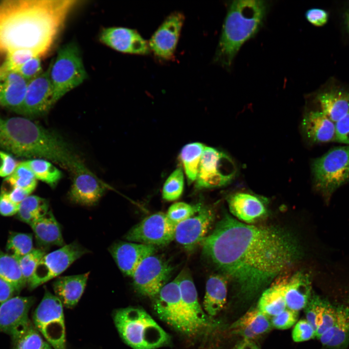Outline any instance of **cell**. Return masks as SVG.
<instances>
[{"label": "cell", "mask_w": 349, "mask_h": 349, "mask_svg": "<svg viewBox=\"0 0 349 349\" xmlns=\"http://www.w3.org/2000/svg\"><path fill=\"white\" fill-rule=\"evenodd\" d=\"M201 244L205 256L233 280L244 301L257 296L300 254L296 241L284 231L245 223L228 214Z\"/></svg>", "instance_id": "cell-1"}, {"label": "cell", "mask_w": 349, "mask_h": 349, "mask_svg": "<svg viewBox=\"0 0 349 349\" xmlns=\"http://www.w3.org/2000/svg\"><path fill=\"white\" fill-rule=\"evenodd\" d=\"M79 1L12 0L0 4V51L28 49L36 56L50 50Z\"/></svg>", "instance_id": "cell-2"}, {"label": "cell", "mask_w": 349, "mask_h": 349, "mask_svg": "<svg viewBox=\"0 0 349 349\" xmlns=\"http://www.w3.org/2000/svg\"><path fill=\"white\" fill-rule=\"evenodd\" d=\"M0 148L18 157L47 159L70 171L81 161L61 136L26 117L0 116Z\"/></svg>", "instance_id": "cell-3"}, {"label": "cell", "mask_w": 349, "mask_h": 349, "mask_svg": "<svg viewBox=\"0 0 349 349\" xmlns=\"http://www.w3.org/2000/svg\"><path fill=\"white\" fill-rule=\"evenodd\" d=\"M270 4L266 0H235L230 2L214 57V62L227 69L242 46L263 26Z\"/></svg>", "instance_id": "cell-4"}, {"label": "cell", "mask_w": 349, "mask_h": 349, "mask_svg": "<svg viewBox=\"0 0 349 349\" xmlns=\"http://www.w3.org/2000/svg\"><path fill=\"white\" fill-rule=\"evenodd\" d=\"M113 320L121 338L133 349H157L170 342V335L142 308H120Z\"/></svg>", "instance_id": "cell-5"}, {"label": "cell", "mask_w": 349, "mask_h": 349, "mask_svg": "<svg viewBox=\"0 0 349 349\" xmlns=\"http://www.w3.org/2000/svg\"><path fill=\"white\" fill-rule=\"evenodd\" d=\"M315 190L328 204L333 193L349 182V145L331 149L311 166Z\"/></svg>", "instance_id": "cell-6"}, {"label": "cell", "mask_w": 349, "mask_h": 349, "mask_svg": "<svg viewBox=\"0 0 349 349\" xmlns=\"http://www.w3.org/2000/svg\"><path fill=\"white\" fill-rule=\"evenodd\" d=\"M50 77L53 105L88 78L80 48L76 42H69L59 48L50 63Z\"/></svg>", "instance_id": "cell-7"}, {"label": "cell", "mask_w": 349, "mask_h": 349, "mask_svg": "<svg viewBox=\"0 0 349 349\" xmlns=\"http://www.w3.org/2000/svg\"><path fill=\"white\" fill-rule=\"evenodd\" d=\"M153 308L162 320L189 336L200 333L182 302L177 278L166 284L154 299Z\"/></svg>", "instance_id": "cell-8"}, {"label": "cell", "mask_w": 349, "mask_h": 349, "mask_svg": "<svg viewBox=\"0 0 349 349\" xmlns=\"http://www.w3.org/2000/svg\"><path fill=\"white\" fill-rule=\"evenodd\" d=\"M33 321L35 328L54 349H66L63 305L47 289L34 312Z\"/></svg>", "instance_id": "cell-9"}, {"label": "cell", "mask_w": 349, "mask_h": 349, "mask_svg": "<svg viewBox=\"0 0 349 349\" xmlns=\"http://www.w3.org/2000/svg\"><path fill=\"white\" fill-rule=\"evenodd\" d=\"M237 172V167L229 156L215 148L205 146L196 186L200 189L225 186L233 180Z\"/></svg>", "instance_id": "cell-10"}, {"label": "cell", "mask_w": 349, "mask_h": 349, "mask_svg": "<svg viewBox=\"0 0 349 349\" xmlns=\"http://www.w3.org/2000/svg\"><path fill=\"white\" fill-rule=\"evenodd\" d=\"M88 253L89 251L87 249L74 241L46 254L28 281L27 285L29 288L31 290L34 289L55 278L74 261Z\"/></svg>", "instance_id": "cell-11"}, {"label": "cell", "mask_w": 349, "mask_h": 349, "mask_svg": "<svg viewBox=\"0 0 349 349\" xmlns=\"http://www.w3.org/2000/svg\"><path fill=\"white\" fill-rule=\"evenodd\" d=\"M173 269L162 257L150 255L141 263L131 277L134 287L141 295L154 299L167 284Z\"/></svg>", "instance_id": "cell-12"}, {"label": "cell", "mask_w": 349, "mask_h": 349, "mask_svg": "<svg viewBox=\"0 0 349 349\" xmlns=\"http://www.w3.org/2000/svg\"><path fill=\"white\" fill-rule=\"evenodd\" d=\"M176 226L161 212L152 214L134 225L125 235L129 242L164 246L174 239Z\"/></svg>", "instance_id": "cell-13"}, {"label": "cell", "mask_w": 349, "mask_h": 349, "mask_svg": "<svg viewBox=\"0 0 349 349\" xmlns=\"http://www.w3.org/2000/svg\"><path fill=\"white\" fill-rule=\"evenodd\" d=\"M50 70V63L45 71L29 82L23 103L16 113L33 118L45 114L53 106Z\"/></svg>", "instance_id": "cell-14"}, {"label": "cell", "mask_w": 349, "mask_h": 349, "mask_svg": "<svg viewBox=\"0 0 349 349\" xmlns=\"http://www.w3.org/2000/svg\"><path fill=\"white\" fill-rule=\"evenodd\" d=\"M32 297L15 296L0 306V332L10 335L14 340L33 324L28 314L34 302Z\"/></svg>", "instance_id": "cell-15"}, {"label": "cell", "mask_w": 349, "mask_h": 349, "mask_svg": "<svg viewBox=\"0 0 349 349\" xmlns=\"http://www.w3.org/2000/svg\"><path fill=\"white\" fill-rule=\"evenodd\" d=\"M184 20L182 13L174 12L164 20L154 32L148 45L150 50L156 57L164 61L174 58Z\"/></svg>", "instance_id": "cell-16"}, {"label": "cell", "mask_w": 349, "mask_h": 349, "mask_svg": "<svg viewBox=\"0 0 349 349\" xmlns=\"http://www.w3.org/2000/svg\"><path fill=\"white\" fill-rule=\"evenodd\" d=\"M73 182L69 193L73 202L92 206L103 195L108 186L93 174L82 162L72 170Z\"/></svg>", "instance_id": "cell-17"}, {"label": "cell", "mask_w": 349, "mask_h": 349, "mask_svg": "<svg viewBox=\"0 0 349 349\" xmlns=\"http://www.w3.org/2000/svg\"><path fill=\"white\" fill-rule=\"evenodd\" d=\"M214 219L213 211L201 206L195 214L176 226L174 239L186 250H193L207 236Z\"/></svg>", "instance_id": "cell-18"}, {"label": "cell", "mask_w": 349, "mask_h": 349, "mask_svg": "<svg viewBox=\"0 0 349 349\" xmlns=\"http://www.w3.org/2000/svg\"><path fill=\"white\" fill-rule=\"evenodd\" d=\"M99 40L106 46L122 53L144 55L150 52L148 42L132 29L121 27L103 28Z\"/></svg>", "instance_id": "cell-19"}, {"label": "cell", "mask_w": 349, "mask_h": 349, "mask_svg": "<svg viewBox=\"0 0 349 349\" xmlns=\"http://www.w3.org/2000/svg\"><path fill=\"white\" fill-rule=\"evenodd\" d=\"M109 250L120 270L130 277L144 259L156 251L152 245L126 241L114 243Z\"/></svg>", "instance_id": "cell-20"}, {"label": "cell", "mask_w": 349, "mask_h": 349, "mask_svg": "<svg viewBox=\"0 0 349 349\" xmlns=\"http://www.w3.org/2000/svg\"><path fill=\"white\" fill-rule=\"evenodd\" d=\"M303 309L306 319L315 331L317 339L334 322L336 305L314 291Z\"/></svg>", "instance_id": "cell-21"}, {"label": "cell", "mask_w": 349, "mask_h": 349, "mask_svg": "<svg viewBox=\"0 0 349 349\" xmlns=\"http://www.w3.org/2000/svg\"><path fill=\"white\" fill-rule=\"evenodd\" d=\"M228 203L231 213L245 223H252L267 213L265 201L253 194L236 192L229 197Z\"/></svg>", "instance_id": "cell-22"}, {"label": "cell", "mask_w": 349, "mask_h": 349, "mask_svg": "<svg viewBox=\"0 0 349 349\" xmlns=\"http://www.w3.org/2000/svg\"><path fill=\"white\" fill-rule=\"evenodd\" d=\"M180 289L181 297L191 320L201 332L208 324V316L199 303L197 290L189 272L182 271L176 277Z\"/></svg>", "instance_id": "cell-23"}, {"label": "cell", "mask_w": 349, "mask_h": 349, "mask_svg": "<svg viewBox=\"0 0 349 349\" xmlns=\"http://www.w3.org/2000/svg\"><path fill=\"white\" fill-rule=\"evenodd\" d=\"M301 127L307 139L312 143H325L335 140V123L319 110L306 113Z\"/></svg>", "instance_id": "cell-24"}, {"label": "cell", "mask_w": 349, "mask_h": 349, "mask_svg": "<svg viewBox=\"0 0 349 349\" xmlns=\"http://www.w3.org/2000/svg\"><path fill=\"white\" fill-rule=\"evenodd\" d=\"M317 339L326 349H347L349 344V307L344 304L336 305L333 325Z\"/></svg>", "instance_id": "cell-25"}, {"label": "cell", "mask_w": 349, "mask_h": 349, "mask_svg": "<svg viewBox=\"0 0 349 349\" xmlns=\"http://www.w3.org/2000/svg\"><path fill=\"white\" fill-rule=\"evenodd\" d=\"M270 317L257 308L248 311L231 326L233 332L243 339L253 340L272 328Z\"/></svg>", "instance_id": "cell-26"}, {"label": "cell", "mask_w": 349, "mask_h": 349, "mask_svg": "<svg viewBox=\"0 0 349 349\" xmlns=\"http://www.w3.org/2000/svg\"><path fill=\"white\" fill-rule=\"evenodd\" d=\"M313 291L309 274L299 272L287 277L285 288L286 307L299 312L304 308Z\"/></svg>", "instance_id": "cell-27"}, {"label": "cell", "mask_w": 349, "mask_h": 349, "mask_svg": "<svg viewBox=\"0 0 349 349\" xmlns=\"http://www.w3.org/2000/svg\"><path fill=\"white\" fill-rule=\"evenodd\" d=\"M28 83L16 72L0 78V107L16 112L23 103Z\"/></svg>", "instance_id": "cell-28"}, {"label": "cell", "mask_w": 349, "mask_h": 349, "mask_svg": "<svg viewBox=\"0 0 349 349\" xmlns=\"http://www.w3.org/2000/svg\"><path fill=\"white\" fill-rule=\"evenodd\" d=\"M89 272L74 275L62 276L53 284L55 295L63 306L75 307L80 300L85 287Z\"/></svg>", "instance_id": "cell-29"}, {"label": "cell", "mask_w": 349, "mask_h": 349, "mask_svg": "<svg viewBox=\"0 0 349 349\" xmlns=\"http://www.w3.org/2000/svg\"><path fill=\"white\" fill-rule=\"evenodd\" d=\"M316 101L319 110L335 123L349 111V91L341 88L321 91L317 94Z\"/></svg>", "instance_id": "cell-30"}, {"label": "cell", "mask_w": 349, "mask_h": 349, "mask_svg": "<svg viewBox=\"0 0 349 349\" xmlns=\"http://www.w3.org/2000/svg\"><path fill=\"white\" fill-rule=\"evenodd\" d=\"M30 226L34 233L37 245L41 249L64 245L60 225L51 210Z\"/></svg>", "instance_id": "cell-31"}, {"label": "cell", "mask_w": 349, "mask_h": 349, "mask_svg": "<svg viewBox=\"0 0 349 349\" xmlns=\"http://www.w3.org/2000/svg\"><path fill=\"white\" fill-rule=\"evenodd\" d=\"M227 281L223 276L214 274L207 280L203 301L208 316L217 315L224 307L227 298Z\"/></svg>", "instance_id": "cell-32"}, {"label": "cell", "mask_w": 349, "mask_h": 349, "mask_svg": "<svg viewBox=\"0 0 349 349\" xmlns=\"http://www.w3.org/2000/svg\"><path fill=\"white\" fill-rule=\"evenodd\" d=\"M287 277L276 280L262 293L257 303V308L269 317L279 314L286 305L285 298V288Z\"/></svg>", "instance_id": "cell-33"}, {"label": "cell", "mask_w": 349, "mask_h": 349, "mask_svg": "<svg viewBox=\"0 0 349 349\" xmlns=\"http://www.w3.org/2000/svg\"><path fill=\"white\" fill-rule=\"evenodd\" d=\"M49 203L45 198L29 195L20 204L16 218L31 225L45 215L48 210Z\"/></svg>", "instance_id": "cell-34"}, {"label": "cell", "mask_w": 349, "mask_h": 349, "mask_svg": "<svg viewBox=\"0 0 349 349\" xmlns=\"http://www.w3.org/2000/svg\"><path fill=\"white\" fill-rule=\"evenodd\" d=\"M0 278L19 292L26 285L17 260L0 250Z\"/></svg>", "instance_id": "cell-35"}, {"label": "cell", "mask_w": 349, "mask_h": 349, "mask_svg": "<svg viewBox=\"0 0 349 349\" xmlns=\"http://www.w3.org/2000/svg\"><path fill=\"white\" fill-rule=\"evenodd\" d=\"M205 145L200 143H192L185 145L180 153L189 183L196 180L199 163Z\"/></svg>", "instance_id": "cell-36"}, {"label": "cell", "mask_w": 349, "mask_h": 349, "mask_svg": "<svg viewBox=\"0 0 349 349\" xmlns=\"http://www.w3.org/2000/svg\"><path fill=\"white\" fill-rule=\"evenodd\" d=\"M24 162L32 171L36 179L51 187L55 186L62 177L61 172L48 160L34 159Z\"/></svg>", "instance_id": "cell-37"}, {"label": "cell", "mask_w": 349, "mask_h": 349, "mask_svg": "<svg viewBox=\"0 0 349 349\" xmlns=\"http://www.w3.org/2000/svg\"><path fill=\"white\" fill-rule=\"evenodd\" d=\"M4 182L11 187L22 189L30 194L37 185L36 178L24 161L18 163L14 172L6 177Z\"/></svg>", "instance_id": "cell-38"}, {"label": "cell", "mask_w": 349, "mask_h": 349, "mask_svg": "<svg viewBox=\"0 0 349 349\" xmlns=\"http://www.w3.org/2000/svg\"><path fill=\"white\" fill-rule=\"evenodd\" d=\"M33 249L32 236L31 234L12 232L7 239V253L16 259Z\"/></svg>", "instance_id": "cell-39"}, {"label": "cell", "mask_w": 349, "mask_h": 349, "mask_svg": "<svg viewBox=\"0 0 349 349\" xmlns=\"http://www.w3.org/2000/svg\"><path fill=\"white\" fill-rule=\"evenodd\" d=\"M184 184L183 170L176 169L165 182L162 189V198L168 201H175L181 196Z\"/></svg>", "instance_id": "cell-40"}, {"label": "cell", "mask_w": 349, "mask_h": 349, "mask_svg": "<svg viewBox=\"0 0 349 349\" xmlns=\"http://www.w3.org/2000/svg\"><path fill=\"white\" fill-rule=\"evenodd\" d=\"M13 341V349H43L48 344L34 325Z\"/></svg>", "instance_id": "cell-41"}, {"label": "cell", "mask_w": 349, "mask_h": 349, "mask_svg": "<svg viewBox=\"0 0 349 349\" xmlns=\"http://www.w3.org/2000/svg\"><path fill=\"white\" fill-rule=\"evenodd\" d=\"M201 207L199 205L195 206L184 202H176L169 207L166 214L169 220L176 226L195 214Z\"/></svg>", "instance_id": "cell-42"}, {"label": "cell", "mask_w": 349, "mask_h": 349, "mask_svg": "<svg viewBox=\"0 0 349 349\" xmlns=\"http://www.w3.org/2000/svg\"><path fill=\"white\" fill-rule=\"evenodd\" d=\"M45 254L46 251L43 249H33L30 253L17 259L27 284Z\"/></svg>", "instance_id": "cell-43"}, {"label": "cell", "mask_w": 349, "mask_h": 349, "mask_svg": "<svg viewBox=\"0 0 349 349\" xmlns=\"http://www.w3.org/2000/svg\"><path fill=\"white\" fill-rule=\"evenodd\" d=\"M298 316V311L286 308L279 314L271 317L272 326L280 330L289 329L296 323Z\"/></svg>", "instance_id": "cell-44"}, {"label": "cell", "mask_w": 349, "mask_h": 349, "mask_svg": "<svg viewBox=\"0 0 349 349\" xmlns=\"http://www.w3.org/2000/svg\"><path fill=\"white\" fill-rule=\"evenodd\" d=\"M40 58L39 56L33 57L18 70L17 72L27 81L35 79L43 72Z\"/></svg>", "instance_id": "cell-45"}, {"label": "cell", "mask_w": 349, "mask_h": 349, "mask_svg": "<svg viewBox=\"0 0 349 349\" xmlns=\"http://www.w3.org/2000/svg\"><path fill=\"white\" fill-rule=\"evenodd\" d=\"M292 336L294 342H303L315 338L316 332L307 320L303 319L299 320L295 324Z\"/></svg>", "instance_id": "cell-46"}, {"label": "cell", "mask_w": 349, "mask_h": 349, "mask_svg": "<svg viewBox=\"0 0 349 349\" xmlns=\"http://www.w3.org/2000/svg\"><path fill=\"white\" fill-rule=\"evenodd\" d=\"M306 19L316 27H322L328 22L329 15L326 10L319 8H312L307 10L305 13Z\"/></svg>", "instance_id": "cell-47"}, {"label": "cell", "mask_w": 349, "mask_h": 349, "mask_svg": "<svg viewBox=\"0 0 349 349\" xmlns=\"http://www.w3.org/2000/svg\"><path fill=\"white\" fill-rule=\"evenodd\" d=\"M335 125V140L349 145V111Z\"/></svg>", "instance_id": "cell-48"}, {"label": "cell", "mask_w": 349, "mask_h": 349, "mask_svg": "<svg viewBox=\"0 0 349 349\" xmlns=\"http://www.w3.org/2000/svg\"><path fill=\"white\" fill-rule=\"evenodd\" d=\"M18 163L11 154L0 151V176L8 177L12 174Z\"/></svg>", "instance_id": "cell-49"}, {"label": "cell", "mask_w": 349, "mask_h": 349, "mask_svg": "<svg viewBox=\"0 0 349 349\" xmlns=\"http://www.w3.org/2000/svg\"><path fill=\"white\" fill-rule=\"evenodd\" d=\"M19 205L12 202L3 192L0 194V214L3 216H11L16 214Z\"/></svg>", "instance_id": "cell-50"}, {"label": "cell", "mask_w": 349, "mask_h": 349, "mask_svg": "<svg viewBox=\"0 0 349 349\" xmlns=\"http://www.w3.org/2000/svg\"><path fill=\"white\" fill-rule=\"evenodd\" d=\"M1 191L4 192L12 202L18 205L30 194L27 191L17 187H10L9 190L1 189Z\"/></svg>", "instance_id": "cell-51"}, {"label": "cell", "mask_w": 349, "mask_h": 349, "mask_svg": "<svg viewBox=\"0 0 349 349\" xmlns=\"http://www.w3.org/2000/svg\"><path fill=\"white\" fill-rule=\"evenodd\" d=\"M17 293L10 284L0 278V306Z\"/></svg>", "instance_id": "cell-52"}, {"label": "cell", "mask_w": 349, "mask_h": 349, "mask_svg": "<svg viewBox=\"0 0 349 349\" xmlns=\"http://www.w3.org/2000/svg\"><path fill=\"white\" fill-rule=\"evenodd\" d=\"M234 349H262L253 340L243 339L238 342Z\"/></svg>", "instance_id": "cell-53"}, {"label": "cell", "mask_w": 349, "mask_h": 349, "mask_svg": "<svg viewBox=\"0 0 349 349\" xmlns=\"http://www.w3.org/2000/svg\"><path fill=\"white\" fill-rule=\"evenodd\" d=\"M344 18L346 27L349 32V7L345 11Z\"/></svg>", "instance_id": "cell-54"}, {"label": "cell", "mask_w": 349, "mask_h": 349, "mask_svg": "<svg viewBox=\"0 0 349 349\" xmlns=\"http://www.w3.org/2000/svg\"><path fill=\"white\" fill-rule=\"evenodd\" d=\"M43 349H51L50 346L48 343Z\"/></svg>", "instance_id": "cell-55"}, {"label": "cell", "mask_w": 349, "mask_h": 349, "mask_svg": "<svg viewBox=\"0 0 349 349\" xmlns=\"http://www.w3.org/2000/svg\"><path fill=\"white\" fill-rule=\"evenodd\" d=\"M346 299H347V302L349 303V290L348 292Z\"/></svg>", "instance_id": "cell-56"}]
</instances>
